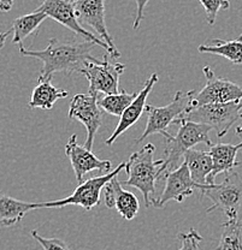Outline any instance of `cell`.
Returning <instances> with one entry per match:
<instances>
[{"label":"cell","instance_id":"6da1fadb","mask_svg":"<svg viewBox=\"0 0 242 250\" xmlns=\"http://www.w3.org/2000/svg\"><path fill=\"white\" fill-rule=\"evenodd\" d=\"M97 46L90 41H70L64 42L57 39H51L48 45L43 51L27 49L20 45V53L23 57L36 58L43 62V69L40 71V81H52V76L57 72H63L70 76L74 72H81L88 62L94 61L92 51Z\"/></svg>","mask_w":242,"mask_h":250},{"label":"cell","instance_id":"7a4b0ae2","mask_svg":"<svg viewBox=\"0 0 242 250\" xmlns=\"http://www.w3.org/2000/svg\"><path fill=\"white\" fill-rule=\"evenodd\" d=\"M177 123L179 127L176 135H171L165 139V148H164V158L161 159L163 164L159 167V178H163L164 174L178 167L179 160L187 154L191 149L199 143L212 146L210 140V131L212 127L206 124L198 123V122L181 119Z\"/></svg>","mask_w":242,"mask_h":250},{"label":"cell","instance_id":"3957f363","mask_svg":"<svg viewBox=\"0 0 242 250\" xmlns=\"http://www.w3.org/2000/svg\"><path fill=\"white\" fill-rule=\"evenodd\" d=\"M155 153V147L152 143H146L144 147L137 152L130 155L129 160L126 163V171L128 179L123 184L128 187L136 188L144 196L146 207H150L155 199V183L159 179V167L163 161H154L153 154Z\"/></svg>","mask_w":242,"mask_h":250},{"label":"cell","instance_id":"277c9868","mask_svg":"<svg viewBox=\"0 0 242 250\" xmlns=\"http://www.w3.org/2000/svg\"><path fill=\"white\" fill-rule=\"evenodd\" d=\"M194 90L182 92L178 90L174 96V100L169 105L163 107L147 105V124L141 136L136 140V143H141L142 141L150 137L151 135L160 134L164 137H169L170 134L166 131L173 123H177L183 119L189 111L193 108V101L195 98Z\"/></svg>","mask_w":242,"mask_h":250},{"label":"cell","instance_id":"5b68a950","mask_svg":"<svg viewBox=\"0 0 242 250\" xmlns=\"http://www.w3.org/2000/svg\"><path fill=\"white\" fill-rule=\"evenodd\" d=\"M200 199L206 196L212 202L206 213L220 209L230 219H238L239 210L242 207V177L238 172L230 171L225 173L224 179L220 184L198 186Z\"/></svg>","mask_w":242,"mask_h":250},{"label":"cell","instance_id":"8992f818","mask_svg":"<svg viewBox=\"0 0 242 250\" xmlns=\"http://www.w3.org/2000/svg\"><path fill=\"white\" fill-rule=\"evenodd\" d=\"M241 118L242 100H238L193 107L183 119L209 125L215 130L218 139H222L230 130V127Z\"/></svg>","mask_w":242,"mask_h":250},{"label":"cell","instance_id":"52a82bcc","mask_svg":"<svg viewBox=\"0 0 242 250\" xmlns=\"http://www.w3.org/2000/svg\"><path fill=\"white\" fill-rule=\"evenodd\" d=\"M126 70V65L116 62L109 53L104 56L103 61L97 58L88 62L80 74L88 80L89 94L92 95H110L119 93V77Z\"/></svg>","mask_w":242,"mask_h":250},{"label":"cell","instance_id":"ba28073f","mask_svg":"<svg viewBox=\"0 0 242 250\" xmlns=\"http://www.w3.org/2000/svg\"><path fill=\"white\" fill-rule=\"evenodd\" d=\"M126 168V163H121L113 171L106 174H101L99 177H92V178L83 181L77 186L75 191L70 196L65 197L63 200L57 201L44 202V208H61L65 206H81L85 210L89 212L95 206L100 205V195L106 184L113 178L118 176L122 170Z\"/></svg>","mask_w":242,"mask_h":250},{"label":"cell","instance_id":"9c48e42d","mask_svg":"<svg viewBox=\"0 0 242 250\" xmlns=\"http://www.w3.org/2000/svg\"><path fill=\"white\" fill-rule=\"evenodd\" d=\"M35 11L44 12V14L47 15V17L61 23L62 25H64L67 29L74 31L76 35L82 36L85 41L94 42L97 46L106 49L108 53L112 57V51L108 46V43L104 42L100 38L95 36L94 34H92L87 29H85V27L80 24L72 0H44L43 4Z\"/></svg>","mask_w":242,"mask_h":250},{"label":"cell","instance_id":"30bf717a","mask_svg":"<svg viewBox=\"0 0 242 250\" xmlns=\"http://www.w3.org/2000/svg\"><path fill=\"white\" fill-rule=\"evenodd\" d=\"M69 118L85 125L87 131L85 147L92 150L95 135L103 123V109L99 106V98L92 94H76L69 108Z\"/></svg>","mask_w":242,"mask_h":250},{"label":"cell","instance_id":"8fae6325","mask_svg":"<svg viewBox=\"0 0 242 250\" xmlns=\"http://www.w3.org/2000/svg\"><path fill=\"white\" fill-rule=\"evenodd\" d=\"M202 72L206 77V84L195 95L193 107L242 100V87L240 84H236L225 78L217 77L209 65L204 66Z\"/></svg>","mask_w":242,"mask_h":250},{"label":"cell","instance_id":"7c38bea8","mask_svg":"<svg viewBox=\"0 0 242 250\" xmlns=\"http://www.w3.org/2000/svg\"><path fill=\"white\" fill-rule=\"evenodd\" d=\"M76 10L77 20L82 27L92 28L98 34L99 38L108 43L112 51L114 59L121 56L114 46L112 36L109 33L105 22V0H72Z\"/></svg>","mask_w":242,"mask_h":250},{"label":"cell","instance_id":"4fadbf2b","mask_svg":"<svg viewBox=\"0 0 242 250\" xmlns=\"http://www.w3.org/2000/svg\"><path fill=\"white\" fill-rule=\"evenodd\" d=\"M163 178L165 179V188L160 196L153 200V206L157 208L165 207L170 201L183 202L198 190V184L192 179L191 172L184 161L177 168L164 174Z\"/></svg>","mask_w":242,"mask_h":250},{"label":"cell","instance_id":"5bb4252c","mask_svg":"<svg viewBox=\"0 0 242 250\" xmlns=\"http://www.w3.org/2000/svg\"><path fill=\"white\" fill-rule=\"evenodd\" d=\"M65 154L71 163L79 184L82 183L86 174L92 171L98 170L104 174L111 172V161L101 160L94 155L92 150L87 149L85 146H80L77 143L76 135H72L67 141L65 146Z\"/></svg>","mask_w":242,"mask_h":250},{"label":"cell","instance_id":"9a60e30c","mask_svg":"<svg viewBox=\"0 0 242 250\" xmlns=\"http://www.w3.org/2000/svg\"><path fill=\"white\" fill-rule=\"evenodd\" d=\"M117 177H113L104 188V202L106 207L116 208L124 220L130 221L139 213V199L132 192L124 190Z\"/></svg>","mask_w":242,"mask_h":250},{"label":"cell","instance_id":"2e32d148","mask_svg":"<svg viewBox=\"0 0 242 250\" xmlns=\"http://www.w3.org/2000/svg\"><path fill=\"white\" fill-rule=\"evenodd\" d=\"M158 78L159 77H158L157 74H152L151 75V77L146 81L142 89L137 93L136 98L134 99V101L130 104L129 107L124 111V113L122 114V117L119 118L118 124H117L116 129L113 130L111 136L105 141L106 145L112 146L113 143L116 142V140L118 139L121 135H123V132H126L129 127H132V125L141 118L142 113H144L146 111V107H147V105H146V100H147L150 93L152 92L155 83L158 82Z\"/></svg>","mask_w":242,"mask_h":250},{"label":"cell","instance_id":"e0dca14e","mask_svg":"<svg viewBox=\"0 0 242 250\" xmlns=\"http://www.w3.org/2000/svg\"><path fill=\"white\" fill-rule=\"evenodd\" d=\"M242 149V142L238 145L231 143H217L210 147V154L213 160V168L207 177V184H215V179L218 174L228 173L234 167L240 166L241 163L236 160L238 152Z\"/></svg>","mask_w":242,"mask_h":250},{"label":"cell","instance_id":"ac0fdd59","mask_svg":"<svg viewBox=\"0 0 242 250\" xmlns=\"http://www.w3.org/2000/svg\"><path fill=\"white\" fill-rule=\"evenodd\" d=\"M44 208V202H24L0 192V225L12 226L20 223L30 210Z\"/></svg>","mask_w":242,"mask_h":250},{"label":"cell","instance_id":"d6986e66","mask_svg":"<svg viewBox=\"0 0 242 250\" xmlns=\"http://www.w3.org/2000/svg\"><path fill=\"white\" fill-rule=\"evenodd\" d=\"M69 96V92L57 88L52 84L51 81H40L32 93L30 98L29 108H41V109H52L54 104L59 99H65Z\"/></svg>","mask_w":242,"mask_h":250},{"label":"cell","instance_id":"ffe728a7","mask_svg":"<svg viewBox=\"0 0 242 250\" xmlns=\"http://www.w3.org/2000/svg\"><path fill=\"white\" fill-rule=\"evenodd\" d=\"M184 163L188 166L192 179L198 186L207 184V177L213 168L212 156L209 152L191 149L184 155Z\"/></svg>","mask_w":242,"mask_h":250},{"label":"cell","instance_id":"44dd1931","mask_svg":"<svg viewBox=\"0 0 242 250\" xmlns=\"http://www.w3.org/2000/svg\"><path fill=\"white\" fill-rule=\"evenodd\" d=\"M200 53L216 54V56H222L230 61L233 64H242V41L231 40L223 41L220 39H213L207 45L199 46Z\"/></svg>","mask_w":242,"mask_h":250},{"label":"cell","instance_id":"7402d4cb","mask_svg":"<svg viewBox=\"0 0 242 250\" xmlns=\"http://www.w3.org/2000/svg\"><path fill=\"white\" fill-rule=\"evenodd\" d=\"M46 18H47V15L39 11H34L32 14L16 18L12 23V33H14L12 42L22 45V41L24 39H27L34 33L38 34L39 27Z\"/></svg>","mask_w":242,"mask_h":250},{"label":"cell","instance_id":"603a6c76","mask_svg":"<svg viewBox=\"0 0 242 250\" xmlns=\"http://www.w3.org/2000/svg\"><path fill=\"white\" fill-rule=\"evenodd\" d=\"M136 95V93H127L124 90L117 94L104 95L103 98L99 99V106L103 111L108 112L109 114H112V116L121 118L122 114L129 107L130 104L134 101Z\"/></svg>","mask_w":242,"mask_h":250},{"label":"cell","instance_id":"cb8c5ba5","mask_svg":"<svg viewBox=\"0 0 242 250\" xmlns=\"http://www.w3.org/2000/svg\"><path fill=\"white\" fill-rule=\"evenodd\" d=\"M222 228L217 250H242V221L239 219H228Z\"/></svg>","mask_w":242,"mask_h":250},{"label":"cell","instance_id":"d4e9b609","mask_svg":"<svg viewBox=\"0 0 242 250\" xmlns=\"http://www.w3.org/2000/svg\"><path fill=\"white\" fill-rule=\"evenodd\" d=\"M206 12V20L210 25H213L220 10H228L230 7L229 0H199Z\"/></svg>","mask_w":242,"mask_h":250},{"label":"cell","instance_id":"484cf974","mask_svg":"<svg viewBox=\"0 0 242 250\" xmlns=\"http://www.w3.org/2000/svg\"><path fill=\"white\" fill-rule=\"evenodd\" d=\"M177 238L181 242V248L178 250H200V243L202 241V236L194 229H191L186 233H178Z\"/></svg>","mask_w":242,"mask_h":250},{"label":"cell","instance_id":"4316f807","mask_svg":"<svg viewBox=\"0 0 242 250\" xmlns=\"http://www.w3.org/2000/svg\"><path fill=\"white\" fill-rule=\"evenodd\" d=\"M32 237L38 243L40 244L45 250H70L69 247L66 246L64 241L59 238H45V237L40 236L36 230L32 231Z\"/></svg>","mask_w":242,"mask_h":250},{"label":"cell","instance_id":"83f0119b","mask_svg":"<svg viewBox=\"0 0 242 250\" xmlns=\"http://www.w3.org/2000/svg\"><path fill=\"white\" fill-rule=\"evenodd\" d=\"M135 1H136V16H135L132 29H137L140 27V24H141L145 16V9L150 0H135Z\"/></svg>","mask_w":242,"mask_h":250},{"label":"cell","instance_id":"f1b7e54d","mask_svg":"<svg viewBox=\"0 0 242 250\" xmlns=\"http://www.w3.org/2000/svg\"><path fill=\"white\" fill-rule=\"evenodd\" d=\"M15 0H0V11L7 12L11 10L12 5H14Z\"/></svg>","mask_w":242,"mask_h":250},{"label":"cell","instance_id":"f546056e","mask_svg":"<svg viewBox=\"0 0 242 250\" xmlns=\"http://www.w3.org/2000/svg\"><path fill=\"white\" fill-rule=\"evenodd\" d=\"M11 31H12V29L5 31V33H0V48H2V47L5 46V42H6L7 36L11 34Z\"/></svg>","mask_w":242,"mask_h":250},{"label":"cell","instance_id":"4dcf8cb0","mask_svg":"<svg viewBox=\"0 0 242 250\" xmlns=\"http://www.w3.org/2000/svg\"><path fill=\"white\" fill-rule=\"evenodd\" d=\"M238 40H240V41H242V34H241V35H240V36H239V38H238Z\"/></svg>","mask_w":242,"mask_h":250}]
</instances>
